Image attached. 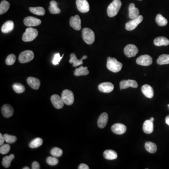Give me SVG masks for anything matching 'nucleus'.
Wrapping results in <instances>:
<instances>
[{
  "mask_svg": "<svg viewBox=\"0 0 169 169\" xmlns=\"http://www.w3.org/2000/svg\"><path fill=\"white\" fill-rule=\"evenodd\" d=\"M107 67L108 70L116 73L120 72L123 67V64L116 59L108 57L107 58Z\"/></svg>",
  "mask_w": 169,
  "mask_h": 169,
  "instance_id": "obj_1",
  "label": "nucleus"
},
{
  "mask_svg": "<svg viewBox=\"0 0 169 169\" xmlns=\"http://www.w3.org/2000/svg\"><path fill=\"white\" fill-rule=\"evenodd\" d=\"M122 5L121 2L120 0H114L109 5L107 8V14L110 17L116 16L120 11Z\"/></svg>",
  "mask_w": 169,
  "mask_h": 169,
  "instance_id": "obj_2",
  "label": "nucleus"
},
{
  "mask_svg": "<svg viewBox=\"0 0 169 169\" xmlns=\"http://www.w3.org/2000/svg\"><path fill=\"white\" fill-rule=\"evenodd\" d=\"M82 38L84 42L88 44H93L95 40V35L94 32L91 29L88 28H84L82 31Z\"/></svg>",
  "mask_w": 169,
  "mask_h": 169,
  "instance_id": "obj_3",
  "label": "nucleus"
},
{
  "mask_svg": "<svg viewBox=\"0 0 169 169\" xmlns=\"http://www.w3.org/2000/svg\"><path fill=\"white\" fill-rule=\"evenodd\" d=\"M38 35V31L36 29L29 27L25 30L23 34L22 40L24 42H30L36 39Z\"/></svg>",
  "mask_w": 169,
  "mask_h": 169,
  "instance_id": "obj_4",
  "label": "nucleus"
},
{
  "mask_svg": "<svg viewBox=\"0 0 169 169\" xmlns=\"http://www.w3.org/2000/svg\"><path fill=\"white\" fill-rule=\"evenodd\" d=\"M61 98L64 104L67 105H71L74 103V94L71 90L68 89L63 90L62 93Z\"/></svg>",
  "mask_w": 169,
  "mask_h": 169,
  "instance_id": "obj_5",
  "label": "nucleus"
},
{
  "mask_svg": "<svg viewBox=\"0 0 169 169\" xmlns=\"http://www.w3.org/2000/svg\"><path fill=\"white\" fill-rule=\"evenodd\" d=\"M34 57L33 52L31 50H25L21 52L18 57L19 62L22 63L30 62Z\"/></svg>",
  "mask_w": 169,
  "mask_h": 169,
  "instance_id": "obj_6",
  "label": "nucleus"
},
{
  "mask_svg": "<svg viewBox=\"0 0 169 169\" xmlns=\"http://www.w3.org/2000/svg\"><path fill=\"white\" fill-rule=\"evenodd\" d=\"M143 19V16L139 15L136 18L132 19L129 21L126 24V29L127 31H132L137 27L138 25L142 22Z\"/></svg>",
  "mask_w": 169,
  "mask_h": 169,
  "instance_id": "obj_7",
  "label": "nucleus"
},
{
  "mask_svg": "<svg viewBox=\"0 0 169 169\" xmlns=\"http://www.w3.org/2000/svg\"><path fill=\"white\" fill-rule=\"evenodd\" d=\"M153 62L152 57L148 55H142L138 57L136 60V63L140 65L147 66L150 65Z\"/></svg>",
  "mask_w": 169,
  "mask_h": 169,
  "instance_id": "obj_8",
  "label": "nucleus"
},
{
  "mask_svg": "<svg viewBox=\"0 0 169 169\" xmlns=\"http://www.w3.org/2000/svg\"><path fill=\"white\" fill-rule=\"evenodd\" d=\"M138 52L137 47L133 44L128 45L124 49V53L128 57H134Z\"/></svg>",
  "mask_w": 169,
  "mask_h": 169,
  "instance_id": "obj_9",
  "label": "nucleus"
},
{
  "mask_svg": "<svg viewBox=\"0 0 169 169\" xmlns=\"http://www.w3.org/2000/svg\"><path fill=\"white\" fill-rule=\"evenodd\" d=\"M78 10L82 13H87L90 10V7L87 0H76Z\"/></svg>",
  "mask_w": 169,
  "mask_h": 169,
  "instance_id": "obj_10",
  "label": "nucleus"
},
{
  "mask_svg": "<svg viewBox=\"0 0 169 169\" xmlns=\"http://www.w3.org/2000/svg\"><path fill=\"white\" fill-rule=\"evenodd\" d=\"M24 23L27 27H36L41 24V21L34 17H28L24 18Z\"/></svg>",
  "mask_w": 169,
  "mask_h": 169,
  "instance_id": "obj_11",
  "label": "nucleus"
},
{
  "mask_svg": "<svg viewBox=\"0 0 169 169\" xmlns=\"http://www.w3.org/2000/svg\"><path fill=\"white\" fill-rule=\"evenodd\" d=\"M70 25L77 31H79L81 28V21L78 15H75L70 18Z\"/></svg>",
  "mask_w": 169,
  "mask_h": 169,
  "instance_id": "obj_12",
  "label": "nucleus"
},
{
  "mask_svg": "<svg viewBox=\"0 0 169 169\" xmlns=\"http://www.w3.org/2000/svg\"><path fill=\"white\" fill-rule=\"evenodd\" d=\"M138 87L137 82L136 81L134 80H123L120 82V90H122L124 89H126L127 88H137Z\"/></svg>",
  "mask_w": 169,
  "mask_h": 169,
  "instance_id": "obj_13",
  "label": "nucleus"
},
{
  "mask_svg": "<svg viewBox=\"0 0 169 169\" xmlns=\"http://www.w3.org/2000/svg\"><path fill=\"white\" fill-rule=\"evenodd\" d=\"M51 101L52 102L54 107L57 109H62L65 104L61 97L57 94H54L52 95L51 97Z\"/></svg>",
  "mask_w": 169,
  "mask_h": 169,
  "instance_id": "obj_14",
  "label": "nucleus"
},
{
  "mask_svg": "<svg viewBox=\"0 0 169 169\" xmlns=\"http://www.w3.org/2000/svg\"><path fill=\"white\" fill-rule=\"evenodd\" d=\"M126 126L121 123H116L111 126L112 132L118 135H121L125 133L126 131Z\"/></svg>",
  "mask_w": 169,
  "mask_h": 169,
  "instance_id": "obj_15",
  "label": "nucleus"
},
{
  "mask_svg": "<svg viewBox=\"0 0 169 169\" xmlns=\"http://www.w3.org/2000/svg\"><path fill=\"white\" fill-rule=\"evenodd\" d=\"M2 113L4 117L10 118L13 115L14 109L11 105L6 104L2 108Z\"/></svg>",
  "mask_w": 169,
  "mask_h": 169,
  "instance_id": "obj_16",
  "label": "nucleus"
},
{
  "mask_svg": "<svg viewBox=\"0 0 169 169\" xmlns=\"http://www.w3.org/2000/svg\"><path fill=\"white\" fill-rule=\"evenodd\" d=\"M114 86L110 82H104L99 85V90L104 93H109L112 92L114 89Z\"/></svg>",
  "mask_w": 169,
  "mask_h": 169,
  "instance_id": "obj_17",
  "label": "nucleus"
},
{
  "mask_svg": "<svg viewBox=\"0 0 169 169\" xmlns=\"http://www.w3.org/2000/svg\"><path fill=\"white\" fill-rule=\"evenodd\" d=\"M70 57L71 59L69 61V62L70 63H73V67H77L80 65H83V60L84 59H86L88 58L87 56H84L81 59L78 60L77 58L76 55L74 53H72L70 55Z\"/></svg>",
  "mask_w": 169,
  "mask_h": 169,
  "instance_id": "obj_18",
  "label": "nucleus"
},
{
  "mask_svg": "<svg viewBox=\"0 0 169 169\" xmlns=\"http://www.w3.org/2000/svg\"><path fill=\"white\" fill-rule=\"evenodd\" d=\"M108 121V114L106 112L101 113L99 117L98 120V122H97L99 127L101 128V129L104 128L107 125Z\"/></svg>",
  "mask_w": 169,
  "mask_h": 169,
  "instance_id": "obj_19",
  "label": "nucleus"
},
{
  "mask_svg": "<svg viewBox=\"0 0 169 169\" xmlns=\"http://www.w3.org/2000/svg\"><path fill=\"white\" fill-rule=\"evenodd\" d=\"M27 82L32 88L35 90H38L40 85V82L39 79L36 78L30 77L27 78Z\"/></svg>",
  "mask_w": 169,
  "mask_h": 169,
  "instance_id": "obj_20",
  "label": "nucleus"
},
{
  "mask_svg": "<svg viewBox=\"0 0 169 169\" xmlns=\"http://www.w3.org/2000/svg\"><path fill=\"white\" fill-rule=\"evenodd\" d=\"M142 91L143 94L147 98H152L153 97V89L149 84H144L143 86L142 87Z\"/></svg>",
  "mask_w": 169,
  "mask_h": 169,
  "instance_id": "obj_21",
  "label": "nucleus"
},
{
  "mask_svg": "<svg viewBox=\"0 0 169 169\" xmlns=\"http://www.w3.org/2000/svg\"><path fill=\"white\" fill-rule=\"evenodd\" d=\"M143 130L146 134H151L154 131L153 122L150 120H147L144 123Z\"/></svg>",
  "mask_w": 169,
  "mask_h": 169,
  "instance_id": "obj_22",
  "label": "nucleus"
},
{
  "mask_svg": "<svg viewBox=\"0 0 169 169\" xmlns=\"http://www.w3.org/2000/svg\"><path fill=\"white\" fill-rule=\"evenodd\" d=\"M139 10L137 8L135 7V4L132 3L129 6V17L131 19L136 18L139 16Z\"/></svg>",
  "mask_w": 169,
  "mask_h": 169,
  "instance_id": "obj_23",
  "label": "nucleus"
},
{
  "mask_svg": "<svg viewBox=\"0 0 169 169\" xmlns=\"http://www.w3.org/2000/svg\"><path fill=\"white\" fill-rule=\"evenodd\" d=\"M14 23L13 21H7L2 27V31L4 33H7L11 32L14 29Z\"/></svg>",
  "mask_w": 169,
  "mask_h": 169,
  "instance_id": "obj_24",
  "label": "nucleus"
},
{
  "mask_svg": "<svg viewBox=\"0 0 169 169\" xmlns=\"http://www.w3.org/2000/svg\"><path fill=\"white\" fill-rule=\"evenodd\" d=\"M154 43L156 46H168L169 45V40L164 37H158L155 39Z\"/></svg>",
  "mask_w": 169,
  "mask_h": 169,
  "instance_id": "obj_25",
  "label": "nucleus"
},
{
  "mask_svg": "<svg viewBox=\"0 0 169 169\" xmlns=\"http://www.w3.org/2000/svg\"><path fill=\"white\" fill-rule=\"evenodd\" d=\"M104 156L106 159L112 160L117 158V154L116 151L108 149L104 152Z\"/></svg>",
  "mask_w": 169,
  "mask_h": 169,
  "instance_id": "obj_26",
  "label": "nucleus"
},
{
  "mask_svg": "<svg viewBox=\"0 0 169 169\" xmlns=\"http://www.w3.org/2000/svg\"><path fill=\"white\" fill-rule=\"evenodd\" d=\"M89 73L88 68L87 67H83L81 66L78 68L75 69L74 71V75L76 76H86Z\"/></svg>",
  "mask_w": 169,
  "mask_h": 169,
  "instance_id": "obj_27",
  "label": "nucleus"
},
{
  "mask_svg": "<svg viewBox=\"0 0 169 169\" xmlns=\"http://www.w3.org/2000/svg\"><path fill=\"white\" fill-rule=\"evenodd\" d=\"M49 9L51 14H59L61 12V10L57 7V2L55 1L50 2Z\"/></svg>",
  "mask_w": 169,
  "mask_h": 169,
  "instance_id": "obj_28",
  "label": "nucleus"
},
{
  "mask_svg": "<svg viewBox=\"0 0 169 169\" xmlns=\"http://www.w3.org/2000/svg\"><path fill=\"white\" fill-rule=\"evenodd\" d=\"M15 158V155L13 154L10 155L8 156H6L3 158L2 164L5 168H8L11 166L12 161Z\"/></svg>",
  "mask_w": 169,
  "mask_h": 169,
  "instance_id": "obj_29",
  "label": "nucleus"
},
{
  "mask_svg": "<svg viewBox=\"0 0 169 169\" xmlns=\"http://www.w3.org/2000/svg\"><path fill=\"white\" fill-rule=\"evenodd\" d=\"M29 10L33 14L38 16H43L45 14L44 8L41 7H30Z\"/></svg>",
  "mask_w": 169,
  "mask_h": 169,
  "instance_id": "obj_30",
  "label": "nucleus"
},
{
  "mask_svg": "<svg viewBox=\"0 0 169 169\" xmlns=\"http://www.w3.org/2000/svg\"><path fill=\"white\" fill-rule=\"evenodd\" d=\"M145 148L146 150L150 153H155L157 151V146L152 142H147L145 144Z\"/></svg>",
  "mask_w": 169,
  "mask_h": 169,
  "instance_id": "obj_31",
  "label": "nucleus"
},
{
  "mask_svg": "<svg viewBox=\"0 0 169 169\" xmlns=\"http://www.w3.org/2000/svg\"><path fill=\"white\" fill-rule=\"evenodd\" d=\"M157 63L159 65L169 64V55L163 54L161 55L157 60Z\"/></svg>",
  "mask_w": 169,
  "mask_h": 169,
  "instance_id": "obj_32",
  "label": "nucleus"
},
{
  "mask_svg": "<svg viewBox=\"0 0 169 169\" xmlns=\"http://www.w3.org/2000/svg\"><path fill=\"white\" fill-rule=\"evenodd\" d=\"M155 21L158 25L161 27H164L167 25L168 21L166 18H164L161 14H158L156 17Z\"/></svg>",
  "mask_w": 169,
  "mask_h": 169,
  "instance_id": "obj_33",
  "label": "nucleus"
},
{
  "mask_svg": "<svg viewBox=\"0 0 169 169\" xmlns=\"http://www.w3.org/2000/svg\"><path fill=\"white\" fill-rule=\"evenodd\" d=\"M43 140L42 139L40 138H37L31 141V142L29 143V147L32 148H35L41 146Z\"/></svg>",
  "mask_w": 169,
  "mask_h": 169,
  "instance_id": "obj_34",
  "label": "nucleus"
},
{
  "mask_svg": "<svg viewBox=\"0 0 169 169\" xmlns=\"http://www.w3.org/2000/svg\"><path fill=\"white\" fill-rule=\"evenodd\" d=\"M10 4L8 2L4 0L1 2L0 4V14L2 15L6 12L10 8Z\"/></svg>",
  "mask_w": 169,
  "mask_h": 169,
  "instance_id": "obj_35",
  "label": "nucleus"
},
{
  "mask_svg": "<svg viewBox=\"0 0 169 169\" xmlns=\"http://www.w3.org/2000/svg\"><path fill=\"white\" fill-rule=\"evenodd\" d=\"M13 88L16 93L21 94L25 91V88L23 84L20 83H15L13 84Z\"/></svg>",
  "mask_w": 169,
  "mask_h": 169,
  "instance_id": "obj_36",
  "label": "nucleus"
},
{
  "mask_svg": "<svg viewBox=\"0 0 169 169\" xmlns=\"http://www.w3.org/2000/svg\"><path fill=\"white\" fill-rule=\"evenodd\" d=\"M50 153L52 156H55L56 158H59L62 155L63 151L60 148L55 147L51 150Z\"/></svg>",
  "mask_w": 169,
  "mask_h": 169,
  "instance_id": "obj_37",
  "label": "nucleus"
},
{
  "mask_svg": "<svg viewBox=\"0 0 169 169\" xmlns=\"http://www.w3.org/2000/svg\"><path fill=\"white\" fill-rule=\"evenodd\" d=\"M4 139L6 142L9 144H12L15 143L17 141V138L15 136L9 135V134H5L3 135Z\"/></svg>",
  "mask_w": 169,
  "mask_h": 169,
  "instance_id": "obj_38",
  "label": "nucleus"
},
{
  "mask_svg": "<svg viewBox=\"0 0 169 169\" xmlns=\"http://www.w3.org/2000/svg\"><path fill=\"white\" fill-rule=\"evenodd\" d=\"M46 162L48 164L51 165V166H55L56 165L59 163V161L56 157H52L49 156L46 160Z\"/></svg>",
  "mask_w": 169,
  "mask_h": 169,
  "instance_id": "obj_39",
  "label": "nucleus"
},
{
  "mask_svg": "<svg viewBox=\"0 0 169 169\" xmlns=\"http://www.w3.org/2000/svg\"><path fill=\"white\" fill-rule=\"evenodd\" d=\"M16 57L14 54H11L8 55L6 59V64L8 65H12L15 63L16 61Z\"/></svg>",
  "mask_w": 169,
  "mask_h": 169,
  "instance_id": "obj_40",
  "label": "nucleus"
},
{
  "mask_svg": "<svg viewBox=\"0 0 169 169\" xmlns=\"http://www.w3.org/2000/svg\"><path fill=\"white\" fill-rule=\"evenodd\" d=\"M11 150V146L8 144H3L2 146H1L0 148V153L2 155L6 154L8 153V152Z\"/></svg>",
  "mask_w": 169,
  "mask_h": 169,
  "instance_id": "obj_41",
  "label": "nucleus"
},
{
  "mask_svg": "<svg viewBox=\"0 0 169 169\" xmlns=\"http://www.w3.org/2000/svg\"><path fill=\"white\" fill-rule=\"evenodd\" d=\"M63 56H64V54L62 55V56H60V53H58L55 54L54 58H53V61H52L53 65H59V62H60L61 60L63 58Z\"/></svg>",
  "mask_w": 169,
  "mask_h": 169,
  "instance_id": "obj_42",
  "label": "nucleus"
},
{
  "mask_svg": "<svg viewBox=\"0 0 169 169\" xmlns=\"http://www.w3.org/2000/svg\"><path fill=\"white\" fill-rule=\"evenodd\" d=\"M32 169H40V166L38 162L34 161L33 162L32 165Z\"/></svg>",
  "mask_w": 169,
  "mask_h": 169,
  "instance_id": "obj_43",
  "label": "nucleus"
},
{
  "mask_svg": "<svg viewBox=\"0 0 169 169\" xmlns=\"http://www.w3.org/2000/svg\"><path fill=\"white\" fill-rule=\"evenodd\" d=\"M78 169H89V167L88 165L84 164H81L78 167Z\"/></svg>",
  "mask_w": 169,
  "mask_h": 169,
  "instance_id": "obj_44",
  "label": "nucleus"
},
{
  "mask_svg": "<svg viewBox=\"0 0 169 169\" xmlns=\"http://www.w3.org/2000/svg\"><path fill=\"white\" fill-rule=\"evenodd\" d=\"M5 141L3 135H2L1 133H0V145L2 146L4 144V142Z\"/></svg>",
  "mask_w": 169,
  "mask_h": 169,
  "instance_id": "obj_45",
  "label": "nucleus"
},
{
  "mask_svg": "<svg viewBox=\"0 0 169 169\" xmlns=\"http://www.w3.org/2000/svg\"><path fill=\"white\" fill-rule=\"evenodd\" d=\"M165 122L167 125L169 126V115L167 116L165 118Z\"/></svg>",
  "mask_w": 169,
  "mask_h": 169,
  "instance_id": "obj_46",
  "label": "nucleus"
},
{
  "mask_svg": "<svg viewBox=\"0 0 169 169\" xmlns=\"http://www.w3.org/2000/svg\"><path fill=\"white\" fill-rule=\"evenodd\" d=\"M149 120H150L151 121L153 122L154 120V118L153 117H151Z\"/></svg>",
  "mask_w": 169,
  "mask_h": 169,
  "instance_id": "obj_47",
  "label": "nucleus"
},
{
  "mask_svg": "<svg viewBox=\"0 0 169 169\" xmlns=\"http://www.w3.org/2000/svg\"><path fill=\"white\" fill-rule=\"evenodd\" d=\"M30 168H29L28 167H27V166H26V167H24L23 168V169H29Z\"/></svg>",
  "mask_w": 169,
  "mask_h": 169,
  "instance_id": "obj_48",
  "label": "nucleus"
},
{
  "mask_svg": "<svg viewBox=\"0 0 169 169\" xmlns=\"http://www.w3.org/2000/svg\"><path fill=\"white\" fill-rule=\"evenodd\" d=\"M168 106H169V104H168Z\"/></svg>",
  "mask_w": 169,
  "mask_h": 169,
  "instance_id": "obj_49",
  "label": "nucleus"
},
{
  "mask_svg": "<svg viewBox=\"0 0 169 169\" xmlns=\"http://www.w3.org/2000/svg\"><path fill=\"white\" fill-rule=\"evenodd\" d=\"M139 1H142V0H139Z\"/></svg>",
  "mask_w": 169,
  "mask_h": 169,
  "instance_id": "obj_50",
  "label": "nucleus"
}]
</instances>
